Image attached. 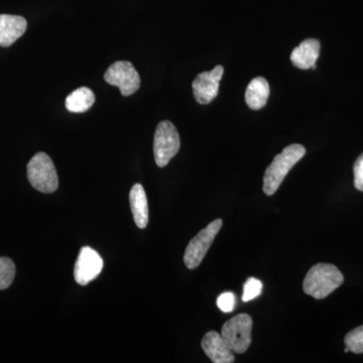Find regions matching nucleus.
I'll use <instances>...</instances> for the list:
<instances>
[{"label": "nucleus", "instance_id": "1", "mask_svg": "<svg viewBox=\"0 0 363 363\" xmlns=\"http://www.w3.org/2000/svg\"><path fill=\"white\" fill-rule=\"evenodd\" d=\"M344 277L338 267L331 264H317L306 274L303 290L307 295L322 300L342 285Z\"/></svg>", "mask_w": 363, "mask_h": 363}, {"label": "nucleus", "instance_id": "2", "mask_svg": "<svg viewBox=\"0 0 363 363\" xmlns=\"http://www.w3.org/2000/svg\"><path fill=\"white\" fill-rule=\"evenodd\" d=\"M306 149L302 145H288L281 154L277 155L267 167L264 176V192L267 196L274 195L285 180L289 172L305 156Z\"/></svg>", "mask_w": 363, "mask_h": 363}, {"label": "nucleus", "instance_id": "3", "mask_svg": "<svg viewBox=\"0 0 363 363\" xmlns=\"http://www.w3.org/2000/svg\"><path fill=\"white\" fill-rule=\"evenodd\" d=\"M28 179L35 190L51 194L58 189L59 180L51 157L38 152L28 164Z\"/></svg>", "mask_w": 363, "mask_h": 363}, {"label": "nucleus", "instance_id": "4", "mask_svg": "<svg viewBox=\"0 0 363 363\" xmlns=\"http://www.w3.org/2000/svg\"><path fill=\"white\" fill-rule=\"evenodd\" d=\"M252 319L248 314H238L222 326L221 335L233 353L247 352L252 344Z\"/></svg>", "mask_w": 363, "mask_h": 363}, {"label": "nucleus", "instance_id": "5", "mask_svg": "<svg viewBox=\"0 0 363 363\" xmlns=\"http://www.w3.org/2000/svg\"><path fill=\"white\" fill-rule=\"evenodd\" d=\"M180 135L171 121L157 124L154 138V155L157 167L164 168L180 150Z\"/></svg>", "mask_w": 363, "mask_h": 363}, {"label": "nucleus", "instance_id": "6", "mask_svg": "<svg viewBox=\"0 0 363 363\" xmlns=\"http://www.w3.org/2000/svg\"><path fill=\"white\" fill-rule=\"evenodd\" d=\"M222 224V219L212 221L189 242L184 255V262L189 269H197L200 266L215 238L220 231Z\"/></svg>", "mask_w": 363, "mask_h": 363}, {"label": "nucleus", "instance_id": "7", "mask_svg": "<svg viewBox=\"0 0 363 363\" xmlns=\"http://www.w3.org/2000/svg\"><path fill=\"white\" fill-rule=\"evenodd\" d=\"M104 80L109 85L116 86L123 96L135 94L140 87V77L130 62L117 61L107 69Z\"/></svg>", "mask_w": 363, "mask_h": 363}, {"label": "nucleus", "instance_id": "8", "mask_svg": "<svg viewBox=\"0 0 363 363\" xmlns=\"http://www.w3.org/2000/svg\"><path fill=\"white\" fill-rule=\"evenodd\" d=\"M104 259L96 250L89 247L81 248L74 267V278L80 286H86L97 278L104 269Z\"/></svg>", "mask_w": 363, "mask_h": 363}, {"label": "nucleus", "instance_id": "9", "mask_svg": "<svg viewBox=\"0 0 363 363\" xmlns=\"http://www.w3.org/2000/svg\"><path fill=\"white\" fill-rule=\"evenodd\" d=\"M223 66L215 67L213 70L200 73L193 81V94L199 104H211L218 95L219 83L223 76Z\"/></svg>", "mask_w": 363, "mask_h": 363}, {"label": "nucleus", "instance_id": "10", "mask_svg": "<svg viewBox=\"0 0 363 363\" xmlns=\"http://www.w3.org/2000/svg\"><path fill=\"white\" fill-rule=\"evenodd\" d=\"M205 354L214 363H233L235 360L234 353L227 346L221 334L216 331L207 332L201 341Z\"/></svg>", "mask_w": 363, "mask_h": 363}, {"label": "nucleus", "instance_id": "11", "mask_svg": "<svg viewBox=\"0 0 363 363\" xmlns=\"http://www.w3.org/2000/svg\"><path fill=\"white\" fill-rule=\"evenodd\" d=\"M28 23L23 16L0 14V47L7 48L26 33Z\"/></svg>", "mask_w": 363, "mask_h": 363}, {"label": "nucleus", "instance_id": "12", "mask_svg": "<svg viewBox=\"0 0 363 363\" xmlns=\"http://www.w3.org/2000/svg\"><path fill=\"white\" fill-rule=\"evenodd\" d=\"M320 48H321L320 42L316 39L303 40L291 54V62L294 66L301 70L314 69L317 60L319 58Z\"/></svg>", "mask_w": 363, "mask_h": 363}, {"label": "nucleus", "instance_id": "13", "mask_svg": "<svg viewBox=\"0 0 363 363\" xmlns=\"http://www.w3.org/2000/svg\"><path fill=\"white\" fill-rule=\"evenodd\" d=\"M130 202L136 226L138 228L145 229L149 223V204H147L145 189L140 184H135L131 188Z\"/></svg>", "mask_w": 363, "mask_h": 363}, {"label": "nucleus", "instance_id": "14", "mask_svg": "<svg viewBox=\"0 0 363 363\" xmlns=\"http://www.w3.org/2000/svg\"><path fill=\"white\" fill-rule=\"evenodd\" d=\"M269 96V86L267 79H252L245 91V102L252 111H259L267 104Z\"/></svg>", "mask_w": 363, "mask_h": 363}, {"label": "nucleus", "instance_id": "15", "mask_svg": "<svg viewBox=\"0 0 363 363\" xmlns=\"http://www.w3.org/2000/svg\"><path fill=\"white\" fill-rule=\"evenodd\" d=\"M95 102V95L87 87H80L69 95L66 99V108L73 113H83L89 111Z\"/></svg>", "mask_w": 363, "mask_h": 363}, {"label": "nucleus", "instance_id": "16", "mask_svg": "<svg viewBox=\"0 0 363 363\" xmlns=\"http://www.w3.org/2000/svg\"><path fill=\"white\" fill-rule=\"evenodd\" d=\"M16 266L9 257H0V290H6L13 284Z\"/></svg>", "mask_w": 363, "mask_h": 363}, {"label": "nucleus", "instance_id": "17", "mask_svg": "<svg viewBox=\"0 0 363 363\" xmlns=\"http://www.w3.org/2000/svg\"><path fill=\"white\" fill-rule=\"evenodd\" d=\"M344 342H345L346 347L353 353H357V354L363 353V325L348 332L344 339Z\"/></svg>", "mask_w": 363, "mask_h": 363}, {"label": "nucleus", "instance_id": "18", "mask_svg": "<svg viewBox=\"0 0 363 363\" xmlns=\"http://www.w3.org/2000/svg\"><path fill=\"white\" fill-rule=\"evenodd\" d=\"M262 291V284L259 279L250 278L245 281L243 286L242 301L250 302L257 297H259Z\"/></svg>", "mask_w": 363, "mask_h": 363}, {"label": "nucleus", "instance_id": "19", "mask_svg": "<svg viewBox=\"0 0 363 363\" xmlns=\"http://www.w3.org/2000/svg\"><path fill=\"white\" fill-rule=\"evenodd\" d=\"M217 306L222 312H233L234 307H235V296L231 292L221 294L217 298Z\"/></svg>", "mask_w": 363, "mask_h": 363}, {"label": "nucleus", "instance_id": "20", "mask_svg": "<svg viewBox=\"0 0 363 363\" xmlns=\"http://www.w3.org/2000/svg\"><path fill=\"white\" fill-rule=\"evenodd\" d=\"M354 173V187L360 192H363V154L357 157L353 166Z\"/></svg>", "mask_w": 363, "mask_h": 363}]
</instances>
